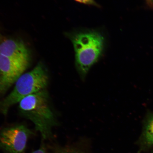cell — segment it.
I'll return each mask as SVG.
<instances>
[{
	"label": "cell",
	"instance_id": "9c48e42d",
	"mask_svg": "<svg viewBox=\"0 0 153 153\" xmlns=\"http://www.w3.org/2000/svg\"><path fill=\"white\" fill-rule=\"evenodd\" d=\"M32 153H46V151L45 147L42 145L41 148L38 150L34 151Z\"/></svg>",
	"mask_w": 153,
	"mask_h": 153
},
{
	"label": "cell",
	"instance_id": "5b68a950",
	"mask_svg": "<svg viewBox=\"0 0 153 153\" xmlns=\"http://www.w3.org/2000/svg\"><path fill=\"white\" fill-rule=\"evenodd\" d=\"M30 60L10 58L0 54V95L15 83L28 66Z\"/></svg>",
	"mask_w": 153,
	"mask_h": 153
},
{
	"label": "cell",
	"instance_id": "7c38bea8",
	"mask_svg": "<svg viewBox=\"0 0 153 153\" xmlns=\"http://www.w3.org/2000/svg\"></svg>",
	"mask_w": 153,
	"mask_h": 153
},
{
	"label": "cell",
	"instance_id": "3957f363",
	"mask_svg": "<svg viewBox=\"0 0 153 153\" xmlns=\"http://www.w3.org/2000/svg\"><path fill=\"white\" fill-rule=\"evenodd\" d=\"M48 74L43 63L40 62L31 71L23 74L15 82L14 89L0 101V112L6 115L9 108L28 96L45 89Z\"/></svg>",
	"mask_w": 153,
	"mask_h": 153
},
{
	"label": "cell",
	"instance_id": "30bf717a",
	"mask_svg": "<svg viewBox=\"0 0 153 153\" xmlns=\"http://www.w3.org/2000/svg\"><path fill=\"white\" fill-rule=\"evenodd\" d=\"M146 1L151 4L153 5V0H146Z\"/></svg>",
	"mask_w": 153,
	"mask_h": 153
},
{
	"label": "cell",
	"instance_id": "8fae6325",
	"mask_svg": "<svg viewBox=\"0 0 153 153\" xmlns=\"http://www.w3.org/2000/svg\"><path fill=\"white\" fill-rule=\"evenodd\" d=\"M1 37H0V42H1Z\"/></svg>",
	"mask_w": 153,
	"mask_h": 153
},
{
	"label": "cell",
	"instance_id": "52a82bcc",
	"mask_svg": "<svg viewBox=\"0 0 153 153\" xmlns=\"http://www.w3.org/2000/svg\"><path fill=\"white\" fill-rule=\"evenodd\" d=\"M141 139L145 146H153V113L148 114L145 120Z\"/></svg>",
	"mask_w": 153,
	"mask_h": 153
},
{
	"label": "cell",
	"instance_id": "6da1fadb",
	"mask_svg": "<svg viewBox=\"0 0 153 153\" xmlns=\"http://www.w3.org/2000/svg\"><path fill=\"white\" fill-rule=\"evenodd\" d=\"M71 41L75 54L76 69L82 78H85L91 67L104 54L106 40L98 30H86L66 34Z\"/></svg>",
	"mask_w": 153,
	"mask_h": 153
},
{
	"label": "cell",
	"instance_id": "7a4b0ae2",
	"mask_svg": "<svg viewBox=\"0 0 153 153\" xmlns=\"http://www.w3.org/2000/svg\"><path fill=\"white\" fill-rule=\"evenodd\" d=\"M48 93L44 89L28 96L19 103L20 114L31 121L44 139L52 137V128L57 125L49 102Z\"/></svg>",
	"mask_w": 153,
	"mask_h": 153
},
{
	"label": "cell",
	"instance_id": "277c9868",
	"mask_svg": "<svg viewBox=\"0 0 153 153\" xmlns=\"http://www.w3.org/2000/svg\"><path fill=\"white\" fill-rule=\"evenodd\" d=\"M33 134L23 125L5 128L0 131V149L5 153H24L28 139Z\"/></svg>",
	"mask_w": 153,
	"mask_h": 153
},
{
	"label": "cell",
	"instance_id": "ba28073f",
	"mask_svg": "<svg viewBox=\"0 0 153 153\" xmlns=\"http://www.w3.org/2000/svg\"><path fill=\"white\" fill-rule=\"evenodd\" d=\"M79 3L89 6H92L100 8V5L98 4L95 0H74Z\"/></svg>",
	"mask_w": 153,
	"mask_h": 153
},
{
	"label": "cell",
	"instance_id": "8992f818",
	"mask_svg": "<svg viewBox=\"0 0 153 153\" xmlns=\"http://www.w3.org/2000/svg\"><path fill=\"white\" fill-rule=\"evenodd\" d=\"M0 54L10 58L30 60V51L22 41L6 39L0 42Z\"/></svg>",
	"mask_w": 153,
	"mask_h": 153
}]
</instances>
